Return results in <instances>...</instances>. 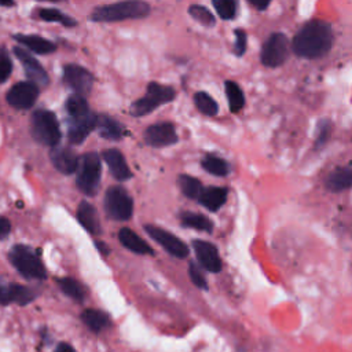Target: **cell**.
Segmentation results:
<instances>
[{
	"mask_svg": "<svg viewBox=\"0 0 352 352\" xmlns=\"http://www.w3.org/2000/svg\"><path fill=\"white\" fill-rule=\"evenodd\" d=\"M333 45L331 25L322 19L304 23L294 34L292 50L298 58L318 59L324 56Z\"/></svg>",
	"mask_w": 352,
	"mask_h": 352,
	"instance_id": "obj_1",
	"label": "cell"
},
{
	"mask_svg": "<svg viewBox=\"0 0 352 352\" xmlns=\"http://www.w3.org/2000/svg\"><path fill=\"white\" fill-rule=\"evenodd\" d=\"M150 4L140 0L117 1L95 7L89 15L94 22H117L124 19H140L150 14Z\"/></svg>",
	"mask_w": 352,
	"mask_h": 352,
	"instance_id": "obj_2",
	"label": "cell"
},
{
	"mask_svg": "<svg viewBox=\"0 0 352 352\" xmlns=\"http://www.w3.org/2000/svg\"><path fill=\"white\" fill-rule=\"evenodd\" d=\"M175 95H176V92L170 85L151 81L147 85L146 94L131 104L129 113L133 117L147 116V114L153 113L157 107L172 102L175 99Z\"/></svg>",
	"mask_w": 352,
	"mask_h": 352,
	"instance_id": "obj_3",
	"label": "cell"
},
{
	"mask_svg": "<svg viewBox=\"0 0 352 352\" xmlns=\"http://www.w3.org/2000/svg\"><path fill=\"white\" fill-rule=\"evenodd\" d=\"M14 268L26 279L41 280L47 278V271L37 253L26 245H14L8 253Z\"/></svg>",
	"mask_w": 352,
	"mask_h": 352,
	"instance_id": "obj_4",
	"label": "cell"
},
{
	"mask_svg": "<svg viewBox=\"0 0 352 352\" xmlns=\"http://www.w3.org/2000/svg\"><path fill=\"white\" fill-rule=\"evenodd\" d=\"M100 173H102V162H100L99 154L95 151L85 153L78 160L76 186L82 194L92 197L98 192V188L100 184Z\"/></svg>",
	"mask_w": 352,
	"mask_h": 352,
	"instance_id": "obj_5",
	"label": "cell"
},
{
	"mask_svg": "<svg viewBox=\"0 0 352 352\" xmlns=\"http://www.w3.org/2000/svg\"><path fill=\"white\" fill-rule=\"evenodd\" d=\"M32 136L44 146H58L62 133L56 116L45 109L36 110L32 116Z\"/></svg>",
	"mask_w": 352,
	"mask_h": 352,
	"instance_id": "obj_6",
	"label": "cell"
},
{
	"mask_svg": "<svg viewBox=\"0 0 352 352\" xmlns=\"http://www.w3.org/2000/svg\"><path fill=\"white\" fill-rule=\"evenodd\" d=\"M104 212L117 221H126L133 213V199L121 186H113L104 194Z\"/></svg>",
	"mask_w": 352,
	"mask_h": 352,
	"instance_id": "obj_7",
	"label": "cell"
},
{
	"mask_svg": "<svg viewBox=\"0 0 352 352\" xmlns=\"http://www.w3.org/2000/svg\"><path fill=\"white\" fill-rule=\"evenodd\" d=\"M289 56V38L280 33H272L261 47L260 60L265 67H278Z\"/></svg>",
	"mask_w": 352,
	"mask_h": 352,
	"instance_id": "obj_8",
	"label": "cell"
},
{
	"mask_svg": "<svg viewBox=\"0 0 352 352\" xmlns=\"http://www.w3.org/2000/svg\"><path fill=\"white\" fill-rule=\"evenodd\" d=\"M144 231L158 243L161 245L170 256L177 258H186L188 256V246L172 232L157 227L154 224H146Z\"/></svg>",
	"mask_w": 352,
	"mask_h": 352,
	"instance_id": "obj_9",
	"label": "cell"
},
{
	"mask_svg": "<svg viewBox=\"0 0 352 352\" xmlns=\"http://www.w3.org/2000/svg\"><path fill=\"white\" fill-rule=\"evenodd\" d=\"M63 82L72 88L74 94L85 96L91 92L94 85V76L85 67L76 63H69L63 67Z\"/></svg>",
	"mask_w": 352,
	"mask_h": 352,
	"instance_id": "obj_10",
	"label": "cell"
},
{
	"mask_svg": "<svg viewBox=\"0 0 352 352\" xmlns=\"http://www.w3.org/2000/svg\"><path fill=\"white\" fill-rule=\"evenodd\" d=\"M38 87L30 81H19L14 84L6 95L8 104L18 110L30 109L38 98Z\"/></svg>",
	"mask_w": 352,
	"mask_h": 352,
	"instance_id": "obj_11",
	"label": "cell"
},
{
	"mask_svg": "<svg viewBox=\"0 0 352 352\" xmlns=\"http://www.w3.org/2000/svg\"><path fill=\"white\" fill-rule=\"evenodd\" d=\"M14 54L22 63L25 74L30 82H33L37 87H47L50 84V77L45 69L33 55H30L28 51L22 50L21 47H14Z\"/></svg>",
	"mask_w": 352,
	"mask_h": 352,
	"instance_id": "obj_12",
	"label": "cell"
},
{
	"mask_svg": "<svg viewBox=\"0 0 352 352\" xmlns=\"http://www.w3.org/2000/svg\"><path fill=\"white\" fill-rule=\"evenodd\" d=\"M179 138L172 122H158L150 125L144 132V142L151 147H166L177 143Z\"/></svg>",
	"mask_w": 352,
	"mask_h": 352,
	"instance_id": "obj_13",
	"label": "cell"
},
{
	"mask_svg": "<svg viewBox=\"0 0 352 352\" xmlns=\"http://www.w3.org/2000/svg\"><path fill=\"white\" fill-rule=\"evenodd\" d=\"M36 298L34 290L19 283H11L0 278V304L7 305L10 302H16L19 305H26Z\"/></svg>",
	"mask_w": 352,
	"mask_h": 352,
	"instance_id": "obj_14",
	"label": "cell"
},
{
	"mask_svg": "<svg viewBox=\"0 0 352 352\" xmlns=\"http://www.w3.org/2000/svg\"><path fill=\"white\" fill-rule=\"evenodd\" d=\"M192 248L201 267L213 274L221 271V258L219 256L217 248L213 243L204 239H194Z\"/></svg>",
	"mask_w": 352,
	"mask_h": 352,
	"instance_id": "obj_15",
	"label": "cell"
},
{
	"mask_svg": "<svg viewBox=\"0 0 352 352\" xmlns=\"http://www.w3.org/2000/svg\"><path fill=\"white\" fill-rule=\"evenodd\" d=\"M96 116L94 111H89L85 116L69 118L67 139L72 144H81L87 139L96 126Z\"/></svg>",
	"mask_w": 352,
	"mask_h": 352,
	"instance_id": "obj_16",
	"label": "cell"
},
{
	"mask_svg": "<svg viewBox=\"0 0 352 352\" xmlns=\"http://www.w3.org/2000/svg\"><path fill=\"white\" fill-rule=\"evenodd\" d=\"M50 160L56 170L63 175H72L77 170L80 158L72 148L55 146L50 151Z\"/></svg>",
	"mask_w": 352,
	"mask_h": 352,
	"instance_id": "obj_17",
	"label": "cell"
},
{
	"mask_svg": "<svg viewBox=\"0 0 352 352\" xmlns=\"http://www.w3.org/2000/svg\"><path fill=\"white\" fill-rule=\"evenodd\" d=\"M103 158L111 172L113 177L120 182L129 180L132 177V172L126 164L124 154L118 148H107L103 151Z\"/></svg>",
	"mask_w": 352,
	"mask_h": 352,
	"instance_id": "obj_18",
	"label": "cell"
},
{
	"mask_svg": "<svg viewBox=\"0 0 352 352\" xmlns=\"http://www.w3.org/2000/svg\"><path fill=\"white\" fill-rule=\"evenodd\" d=\"M77 220L80 224L92 235H99L102 232V226L99 221L98 210L88 201H81L77 208Z\"/></svg>",
	"mask_w": 352,
	"mask_h": 352,
	"instance_id": "obj_19",
	"label": "cell"
},
{
	"mask_svg": "<svg viewBox=\"0 0 352 352\" xmlns=\"http://www.w3.org/2000/svg\"><path fill=\"white\" fill-rule=\"evenodd\" d=\"M227 195H228V190L226 187L209 186V187H204L202 188V191L198 195L197 201L202 206L209 209L210 212H216V210H219L226 204Z\"/></svg>",
	"mask_w": 352,
	"mask_h": 352,
	"instance_id": "obj_20",
	"label": "cell"
},
{
	"mask_svg": "<svg viewBox=\"0 0 352 352\" xmlns=\"http://www.w3.org/2000/svg\"><path fill=\"white\" fill-rule=\"evenodd\" d=\"M352 184V168L351 165L336 168L324 180V186L331 192H341L349 190Z\"/></svg>",
	"mask_w": 352,
	"mask_h": 352,
	"instance_id": "obj_21",
	"label": "cell"
},
{
	"mask_svg": "<svg viewBox=\"0 0 352 352\" xmlns=\"http://www.w3.org/2000/svg\"><path fill=\"white\" fill-rule=\"evenodd\" d=\"M118 241H120V243H121L125 249H128V250H131V252H133V253H136V254H148V256L154 254L153 248H151L147 242H144V241H143L133 230H131V228H126V227L121 228V230L118 231Z\"/></svg>",
	"mask_w": 352,
	"mask_h": 352,
	"instance_id": "obj_22",
	"label": "cell"
},
{
	"mask_svg": "<svg viewBox=\"0 0 352 352\" xmlns=\"http://www.w3.org/2000/svg\"><path fill=\"white\" fill-rule=\"evenodd\" d=\"M95 128H98L99 135L107 140H120L125 133V128L122 126V124H120L116 118L107 114L96 116Z\"/></svg>",
	"mask_w": 352,
	"mask_h": 352,
	"instance_id": "obj_23",
	"label": "cell"
},
{
	"mask_svg": "<svg viewBox=\"0 0 352 352\" xmlns=\"http://www.w3.org/2000/svg\"><path fill=\"white\" fill-rule=\"evenodd\" d=\"M14 38L19 43L23 44L25 47H28L30 51L40 54V55H45V54H51L56 50V45L40 36L36 34H15Z\"/></svg>",
	"mask_w": 352,
	"mask_h": 352,
	"instance_id": "obj_24",
	"label": "cell"
},
{
	"mask_svg": "<svg viewBox=\"0 0 352 352\" xmlns=\"http://www.w3.org/2000/svg\"><path fill=\"white\" fill-rule=\"evenodd\" d=\"M81 319L85 323V326L89 330L95 331V333L102 331L110 323L109 315L104 314L103 311H99V309H85V311H82Z\"/></svg>",
	"mask_w": 352,
	"mask_h": 352,
	"instance_id": "obj_25",
	"label": "cell"
},
{
	"mask_svg": "<svg viewBox=\"0 0 352 352\" xmlns=\"http://www.w3.org/2000/svg\"><path fill=\"white\" fill-rule=\"evenodd\" d=\"M180 223H182L183 227L195 228V230L205 231V232H212V230H213L212 220H209L206 216H204L201 213L182 212L180 213Z\"/></svg>",
	"mask_w": 352,
	"mask_h": 352,
	"instance_id": "obj_26",
	"label": "cell"
},
{
	"mask_svg": "<svg viewBox=\"0 0 352 352\" xmlns=\"http://www.w3.org/2000/svg\"><path fill=\"white\" fill-rule=\"evenodd\" d=\"M226 88V96L228 100V109L232 113H238L245 106V94L241 89V87L231 80H227L224 84Z\"/></svg>",
	"mask_w": 352,
	"mask_h": 352,
	"instance_id": "obj_27",
	"label": "cell"
},
{
	"mask_svg": "<svg viewBox=\"0 0 352 352\" xmlns=\"http://www.w3.org/2000/svg\"><path fill=\"white\" fill-rule=\"evenodd\" d=\"M201 166L214 175V176H227L228 172H230V168H228V164L226 160H223L221 157H217V155H213V154H206L202 161H201Z\"/></svg>",
	"mask_w": 352,
	"mask_h": 352,
	"instance_id": "obj_28",
	"label": "cell"
},
{
	"mask_svg": "<svg viewBox=\"0 0 352 352\" xmlns=\"http://www.w3.org/2000/svg\"><path fill=\"white\" fill-rule=\"evenodd\" d=\"M58 285L60 290L74 301L82 302L85 300V289L78 280L73 278H60L58 279Z\"/></svg>",
	"mask_w": 352,
	"mask_h": 352,
	"instance_id": "obj_29",
	"label": "cell"
},
{
	"mask_svg": "<svg viewBox=\"0 0 352 352\" xmlns=\"http://www.w3.org/2000/svg\"><path fill=\"white\" fill-rule=\"evenodd\" d=\"M65 107H66V111L69 114V118L81 117V116H85L91 111L87 99L81 95H77V94H73L67 98V100L65 103Z\"/></svg>",
	"mask_w": 352,
	"mask_h": 352,
	"instance_id": "obj_30",
	"label": "cell"
},
{
	"mask_svg": "<svg viewBox=\"0 0 352 352\" xmlns=\"http://www.w3.org/2000/svg\"><path fill=\"white\" fill-rule=\"evenodd\" d=\"M37 14L43 21L58 22L66 28H72V26L77 25V21L74 18L63 14L60 10H56V8H40L37 11Z\"/></svg>",
	"mask_w": 352,
	"mask_h": 352,
	"instance_id": "obj_31",
	"label": "cell"
},
{
	"mask_svg": "<svg viewBox=\"0 0 352 352\" xmlns=\"http://www.w3.org/2000/svg\"><path fill=\"white\" fill-rule=\"evenodd\" d=\"M194 103H195V107L198 109L199 113L205 114V116H216L217 111H219V106L216 103V100L206 92L204 91H199L194 95Z\"/></svg>",
	"mask_w": 352,
	"mask_h": 352,
	"instance_id": "obj_32",
	"label": "cell"
},
{
	"mask_svg": "<svg viewBox=\"0 0 352 352\" xmlns=\"http://www.w3.org/2000/svg\"><path fill=\"white\" fill-rule=\"evenodd\" d=\"M179 186H180V190L187 197V198H191V199H197L198 195L201 194L204 186L202 183L190 176V175H180L179 176Z\"/></svg>",
	"mask_w": 352,
	"mask_h": 352,
	"instance_id": "obj_33",
	"label": "cell"
},
{
	"mask_svg": "<svg viewBox=\"0 0 352 352\" xmlns=\"http://www.w3.org/2000/svg\"><path fill=\"white\" fill-rule=\"evenodd\" d=\"M187 11L192 19H195L198 23H201L205 28H213L216 25L214 15L205 6L191 4Z\"/></svg>",
	"mask_w": 352,
	"mask_h": 352,
	"instance_id": "obj_34",
	"label": "cell"
},
{
	"mask_svg": "<svg viewBox=\"0 0 352 352\" xmlns=\"http://www.w3.org/2000/svg\"><path fill=\"white\" fill-rule=\"evenodd\" d=\"M212 6L221 19H232L236 15L238 4L234 0H213Z\"/></svg>",
	"mask_w": 352,
	"mask_h": 352,
	"instance_id": "obj_35",
	"label": "cell"
},
{
	"mask_svg": "<svg viewBox=\"0 0 352 352\" xmlns=\"http://www.w3.org/2000/svg\"><path fill=\"white\" fill-rule=\"evenodd\" d=\"M331 135V122L330 120H320L316 124V136H315V147L322 148Z\"/></svg>",
	"mask_w": 352,
	"mask_h": 352,
	"instance_id": "obj_36",
	"label": "cell"
},
{
	"mask_svg": "<svg viewBox=\"0 0 352 352\" xmlns=\"http://www.w3.org/2000/svg\"><path fill=\"white\" fill-rule=\"evenodd\" d=\"M12 72V62L4 47H0V84L4 82Z\"/></svg>",
	"mask_w": 352,
	"mask_h": 352,
	"instance_id": "obj_37",
	"label": "cell"
},
{
	"mask_svg": "<svg viewBox=\"0 0 352 352\" xmlns=\"http://www.w3.org/2000/svg\"><path fill=\"white\" fill-rule=\"evenodd\" d=\"M188 274H190L191 282H192L198 289H204V290L208 289L206 279H205V276H204L201 268L198 267V264H195L194 261H191L190 265H188Z\"/></svg>",
	"mask_w": 352,
	"mask_h": 352,
	"instance_id": "obj_38",
	"label": "cell"
},
{
	"mask_svg": "<svg viewBox=\"0 0 352 352\" xmlns=\"http://www.w3.org/2000/svg\"><path fill=\"white\" fill-rule=\"evenodd\" d=\"M246 44H248V38H246V33L243 29H235V44H234V54L236 56H242L246 51Z\"/></svg>",
	"mask_w": 352,
	"mask_h": 352,
	"instance_id": "obj_39",
	"label": "cell"
},
{
	"mask_svg": "<svg viewBox=\"0 0 352 352\" xmlns=\"http://www.w3.org/2000/svg\"><path fill=\"white\" fill-rule=\"evenodd\" d=\"M11 231V224L6 217L0 216V239H4Z\"/></svg>",
	"mask_w": 352,
	"mask_h": 352,
	"instance_id": "obj_40",
	"label": "cell"
},
{
	"mask_svg": "<svg viewBox=\"0 0 352 352\" xmlns=\"http://www.w3.org/2000/svg\"><path fill=\"white\" fill-rule=\"evenodd\" d=\"M249 3H250L252 6H254V7H256V8L258 10V11H264V10H265V8H267V7L270 6V3H271V1H270V0H265V1H264V0H263V1H257V0H250Z\"/></svg>",
	"mask_w": 352,
	"mask_h": 352,
	"instance_id": "obj_41",
	"label": "cell"
},
{
	"mask_svg": "<svg viewBox=\"0 0 352 352\" xmlns=\"http://www.w3.org/2000/svg\"><path fill=\"white\" fill-rule=\"evenodd\" d=\"M55 352H76V351H74V348H73L72 345H69V344H66V342H60V344L56 346Z\"/></svg>",
	"mask_w": 352,
	"mask_h": 352,
	"instance_id": "obj_42",
	"label": "cell"
},
{
	"mask_svg": "<svg viewBox=\"0 0 352 352\" xmlns=\"http://www.w3.org/2000/svg\"><path fill=\"white\" fill-rule=\"evenodd\" d=\"M95 245H96V248H98V249H100V250H102V253H103V254H107V253H109V249H107L102 242L96 241V242H95Z\"/></svg>",
	"mask_w": 352,
	"mask_h": 352,
	"instance_id": "obj_43",
	"label": "cell"
},
{
	"mask_svg": "<svg viewBox=\"0 0 352 352\" xmlns=\"http://www.w3.org/2000/svg\"><path fill=\"white\" fill-rule=\"evenodd\" d=\"M0 6H3V7H12V6H15V3L14 1H1L0 0Z\"/></svg>",
	"mask_w": 352,
	"mask_h": 352,
	"instance_id": "obj_44",
	"label": "cell"
}]
</instances>
